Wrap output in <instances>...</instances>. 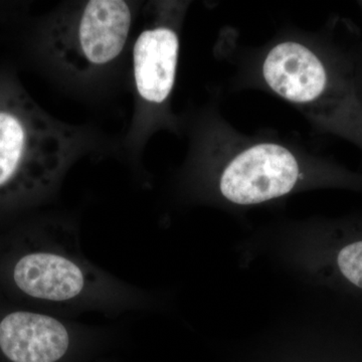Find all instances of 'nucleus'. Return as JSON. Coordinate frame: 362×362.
Listing matches in <instances>:
<instances>
[{
	"label": "nucleus",
	"instance_id": "nucleus-9",
	"mask_svg": "<svg viewBox=\"0 0 362 362\" xmlns=\"http://www.w3.org/2000/svg\"><path fill=\"white\" fill-rule=\"evenodd\" d=\"M362 7V2H361ZM349 52L351 56L352 65H354V83H356V92L362 104V40L350 45Z\"/></svg>",
	"mask_w": 362,
	"mask_h": 362
},
{
	"label": "nucleus",
	"instance_id": "nucleus-1",
	"mask_svg": "<svg viewBox=\"0 0 362 362\" xmlns=\"http://www.w3.org/2000/svg\"><path fill=\"white\" fill-rule=\"evenodd\" d=\"M228 52L237 68L233 84L283 100L319 132L362 151V104L349 47L327 30L282 28L259 47Z\"/></svg>",
	"mask_w": 362,
	"mask_h": 362
},
{
	"label": "nucleus",
	"instance_id": "nucleus-8",
	"mask_svg": "<svg viewBox=\"0 0 362 362\" xmlns=\"http://www.w3.org/2000/svg\"><path fill=\"white\" fill-rule=\"evenodd\" d=\"M337 262L343 276L362 289V240L343 247Z\"/></svg>",
	"mask_w": 362,
	"mask_h": 362
},
{
	"label": "nucleus",
	"instance_id": "nucleus-5",
	"mask_svg": "<svg viewBox=\"0 0 362 362\" xmlns=\"http://www.w3.org/2000/svg\"><path fill=\"white\" fill-rule=\"evenodd\" d=\"M189 2L158 1L133 45V78L143 118L150 129L175 126L170 100L177 77L180 32Z\"/></svg>",
	"mask_w": 362,
	"mask_h": 362
},
{
	"label": "nucleus",
	"instance_id": "nucleus-3",
	"mask_svg": "<svg viewBox=\"0 0 362 362\" xmlns=\"http://www.w3.org/2000/svg\"><path fill=\"white\" fill-rule=\"evenodd\" d=\"M87 145L85 132L18 90L0 93V192L45 190Z\"/></svg>",
	"mask_w": 362,
	"mask_h": 362
},
{
	"label": "nucleus",
	"instance_id": "nucleus-6",
	"mask_svg": "<svg viewBox=\"0 0 362 362\" xmlns=\"http://www.w3.org/2000/svg\"><path fill=\"white\" fill-rule=\"evenodd\" d=\"M70 345L68 328L54 317L18 311L0 322V349L13 362H58Z\"/></svg>",
	"mask_w": 362,
	"mask_h": 362
},
{
	"label": "nucleus",
	"instance_id": "nucleus-2",
	"mask_svg": "<svg viewBox=\"0 0 362 362\" xmlns=\"http://www.w3.org/2000/svg\"><path fill=\"white\" fill-rule=\"evenodd\" d=\"M192 125L190 164L214 175L221 197L237 206L285 197L310 178L339 170L299 140L270 130H238L216 106L204 109Z\"/></svg>",
	"mask_w": 362,
	"mask_h": 362
},
{
	"label": "nucleus",
	"instance_id": "nucleus-7",
	"mask_svg": "<svg viewBox=\"0 0 362 362\" xmlns=\"http://www.w3.org/2000/svg\"><path fill=\"white\" fill-rule=\"evenodd\" d=\"M13 281L28 296L54 303L78 299L89 285L83 267L69 257L52 252L23 256L14 267Z\"/></svg>",
	"mask_w": 362,
	"mask_h": 362
},
{
	"label": "nucleus",
	"instance_id": "nucleus-4",
	"mask_svg": "<svg viewBox=\"0 0 362 362\" xmlns=\"http://www.w3.org/2000/svg\"><path fill=\"white\" fill-rule=\"evenodd\" d=\"M129 2L89 0L57 13L47 47L57 65L74 75L95 73L122 54L133 21Z\"/></svg>",
	"mask_w": 362,
	"mask_h": 362
}]
</instances>
